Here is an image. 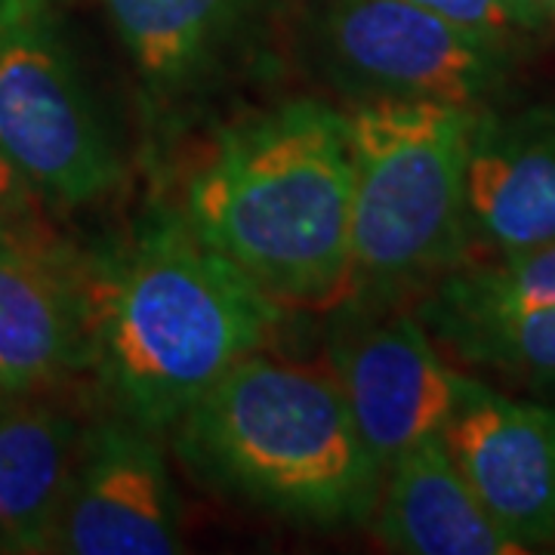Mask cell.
<instances>
[{"instance_id":"14","label":"cell","mask_w":555,"mask_h":555,"mask_svg":"<svg viewBox=\"0 0 555 555\" xmlns=\"http://www.w3.org/2000/svg\"><path fill=\"white\" fill-rule=\"evenodd\" d=\"M40 392L0 386V550L43 553L87 426Z\"/></svg>"},{"instance_id":"16","label":"cell","mask_w":555,"mask_h":555,"mask_svg":"<svg viewBox=\"0 0 555 555\" xmlns=\"http://www.w3.org/2000/svg\"><path fill=\"white\" fill-rule=\"evenodd\" d=\"M444 281L494 302H555V238L494 262L456 266Z\"/></svg>"},{"instance_id":"17","label":"cell","mask_w":555,"mask_h":555,"mask_svg":"<svg viewBox=\"0 0 555 555\" xmlns=\"http://www.w3.org/2000/svg\"><path fill=\"white\" fill-rule=\"evenodd\" d=\"M411 3L454 22L460 28L500 40L513 50L518 43L537 38L553 22L534 0H411Z\"/></svg>"},{"instance_id":"12","label":"cell","mask_w":555,"mask_h":555,"mask_svg":"<svg viewBox=\"0 0 555 555\" xmlns=\"http://www.w3.org/2000/svg\"><path fill=\"white\" fill-rule=\"evenodd\" d=\"M466 210L473 238L496 257L555 238V102L478 112L466 160Z\"/></svg>"},{"instance_id":"10","label":"cell","mask_w":555,"mask_h":555,"mask_svg":"<svg viewBox=\"0 0 555 555\" xmlns=\"http://www.w3.org/2000/svg\"><path fill=\"white\" fill-rule=\"evenodd\" d=\"M444 448L469 491L528 553L555 540V408L496 392L466 377Z\"/></svg>"},{"instance_id":"18","label":"cell","mask_w":555,"mask_h":555,"mask_svg":"<svg viewBox=\"0 0 555 555\" xmlns=\"http://www.w3.org/2000/svg\"><path fill=\"white\" fill-rule=\"evenodd\" d=\"M43 195L25 179L20 167L0 152V222L3 219L38 217L43 210Z\"/></svg>"},{"instance_id":"6","label":"cell","mask_w":555,"mask_h":555,"mask_svg":"<svg viewBox=\"0 0 555 555\" xmlns=\"http://www.w3.org/2000/svg\"><path fill=\"white\" fill-rule=\"evenodd\" d=\"M0 152L62 210L108 198L124 182L118 145L50 0L0 3Z\"/></svg>"},{"instance_id":"1","label":"cell","mask_w":555,"mask_h":555,"mask_svg":"<svg viewBox=\"0 0 555 555\" xmlns=\"http://www.w3.org/2000/svg\"><path fill=\"white\" fill-rule=\"evenodd\" d=\"M182 217L284 312L352 297V158L343 108L287 100L232 120L185 182Z\"/></svg>"},{"instance_id":"19","label":"cell","mask_w":555,"mask_h":555,"mask_svg":"<svg viewBox=\"0 0 555 555\" xmlns=\"http://www.w3.org/2000/svg\"><path fill=\"white\" fill-rule=\"evenodd\" d=\"M537 7H540V10H543V13H546V16H550V20L555 22V0H534Z\"/></svg>"},{"instance_id":"13","label":"cell","mask_w":555,"mask_h":555,"mask_svg":"<svg viewBox=\"0 0 555 555\" xmlns=\"http://www.w3.org/2000/svg\"><path fill=\"white\" fill-rule=\"evenodd\" d=\"M371 531L401 555H521L528 553L485 513L444 448L426 438L383 473Z\"/></svg>"},{"instance_id":"9","label":"cell","mask_w":555,"mask_h":555,"mask_svg":"<svg viewBox=\"0 0 555 555\" xmlns=\"http://www.w3.org/2000/svg\"><path fill=\"white\" fill-rule=\"evenodd\" d=\"M93 371V257L38 217L0 222V386L53 389Z\"/></svg>"},{"instance_id":"5","label":"cell","mask_w":555,"mask_h":555,"mask_svg":"<svg viewBox=\"0 0 555 555\" xmlns=\"http://www.w3.org/2000/svg\"><path fill=\"white\" fill-rule=\"evenodd\" d=\"M297 38L306 72L346 102L488 108L513 65V47L411 0H309Z\"/></svg>"},{"instance_id":"15","label":"cell","mask_w":555,"mask_h":555,"mask_svg":"<svg viewBox=\"0 0 555 555\" xmlns=\"http://www.w3.org/2000/svg\"><path fill=\"white\" fill-rule=\"evenodd\" d=\"M416 315L460 364L525 389H555V302H494L441 278Z\"/></svg>"},{"instance_id":"7","label":"cell","mask_w":555,"mask_h":555,"mask_svg":"<svg viewBox=\"0 0 555 555\" xmlns=\"http://www.w3.org/2000/svg\"><path fill=\"white\" fill-rule=\"evenodd\" d=\"M331 377L339 386L358 436L379 473L398 456L441 436L454 411L463 374L444 361L426 324L401 302L334 309Z\"/></svg>"},{"instance_id":"2","label":"cell","mask_w":555,"mask_h":555,"mask_svg":"<svg viewBox=\"0 0 555 555\" xmlns=\"http://www.w3.org/2000/svg\"><path fill=\"white\" fill-rule=\"evenodd\" d=\"M284 315L177 210L93 257V371L115 411L158 436L266 349Z\"/></svg>"},{"instance_id":"8","label":"cell","mask_w":555,"mask_h":555,"mask_svg":"<svg viewBox=\"0 0 555 555\" xmlns=\"http://www.w3.org/2000/svg\"><path fill=\"white\" fill-rule=\"evenodd\" d=\"M182 503L158 433L124 414L87 426L43 553H182Z\"/></svg>"},{"instance_id":"11","label":"cell","mask_w":555,"mask_h":555,"mask_svg":"<svg viewBox=\"0 0 555 555\" xmlns=\"http://www.w3.org/2000/svg\"><path fill=\"white\" fill-rule=\"evenodd\" d=\"M281 0H102L158 108L210 96L250 60Z\"/></svg>"},{"instance_id":"3","label":"cell","mask_w":555,"mask_h":555,"mask_svg":"<svg viewBox=\"0 0 555 555\" xmlns=\"http://www.w3.org/2000/svg\"><path fill=\"white\" fill-rule=\"evenodd\" d=\"M201 485L254 509L346 528L374 513L383 473L331 374L259 349L170 429Z\"/></svg>"},{"instance_id":"4","label":"cell","mask_w":555,"mask_h":555,"mask_svg":"<svg viewBox=\"0 0 555 555\" xmlns=\"http://www.w3.org/2000/svg\"><path fill=\"white\" fill-rule=\"evenodd\" d=\"M478 112L444 102L343 105L352 158L349 302H404L463 262L473 241L466 160Z\"/></svg>"},{"instance_id":"20","label":"cell","mask_w":555,"mask_h":555,"mask_svg":"<svg viewBox=\"0 0 555 555\" xmlns=\"http://www.w3.org/2000/svg\"><path fill=\"white\" fill-rule=\"evenodd\" d=\"M0 3H3V0H0Z\"/></svg>"}]
</instances>
